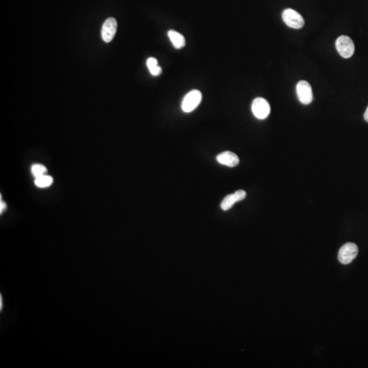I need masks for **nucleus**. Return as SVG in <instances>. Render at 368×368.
<instances>
[{"label":"nucleus","mask_w":368,"mask_h":368,"mask_svg":"<svg viewBox=\"0 0 368 368\" xmlns=\"http://www.w3.org/2000/svg\"><path fill=\"white\" fill-rule=\"evenodd\" d=\"M337 51L340 56L345 59L351 58L355 53V44L350 37L340 36L336 42Z\"/></svg>","instance_id":"obj_1"},{"label":"nucleus","mask_w":368,"mask_h":368,"mask_svg":"<svg viewBox=\"0 0 368 368\" xmlns=\"http://www.w3.org/2000/svg\"><path fill=\"white\" fill-rule=\"evenodd\" d=\"M202 100V94L200 91L194 89L185 96L181 103V109L185 113H191L199 105Z\"/></svg>","instance_id":"obj_2"},{"label":"nucleus","mask_w":368,"mask_h":368,"mask_svg":"<svg viewBox=\"0 0 368 368\" xmlns=\"http://www.w3.org/2000/svg\"><path fill=\"white\" fill-rule=\"evenodd\" d=\"M358 247L355 243H346L340 248L338 253V259L342 264L348 265L356 258L358 255Z\"/></svg>","instance_id":"obj_3"},{"label":"nucleus","mask_w":368,"mask_h":368,"mask_svg":"<svg viewBox=\"0 0 368 368\" xmlns=\"http://www.w3.org/2000/svg\"><path fill=\"white\" fill-rule=\"evenodd\" d=\"M282 19L286 25L293 29H301L305 24L303 17L291 8L284 10L282 13Z\"/></svg>","instance_id":"obj_4"},{"label":"nucleus","mask_w":368,"mask_h":368,"mask_svg":"<svg viewBox=\"0 0 368 368\" xmlns=\"http://www.w3.org/2000/svg\"><path fill=\"white\" fill-rule=\"evenodd\" d=\"M252 110L254 115L259 120L267 118L270 113V105L262 98H257L252 104Z\"/></svg>","instance_id":"obj_5"},{"label":"nucleus","mask_w":368,"mask_h":368,"mask_svg":"<svg viewBox=\"0 0 368 368\" xmlns=\"http://www.w3.org/2000/svg\"><path fill=\"white\" fill-rule=\"evenodd\" d=\"M297 94L299 100L303 105H309L313 100L312 87L305 81H301L297 85Z\"/></svg>","instance_id":"obj_6"},{"label":"nucleus","mask_w":368,"mask_h":368,"mask_svg":"<svg viewBox=\"0 0 368 368\" xmlns=\"http://www.w3.org/2000/svg\"><path fill=\"white\" fill-rule=\"evenodd\" d=\"M117 28V21L114 18H108L105 21L102 28V38L105 43H110L113 41L116 34Z\"/></svg>","instance_id":"obj_7"},{"label":"nucleus","mask_w":368,"mask_h":368,"mask_svg":"<svg viewBox=\"0 0 368 368\" xmlns=\"http://www.w3.org/2000/svg\"><path fill=\"white\" fill-rule=\"evenodd\" d=\"M245 196H246V193L243 190L236 191L234 194L227 195L221 203V208L224 211L229 210L237 202L244 199Z\"/></svg>","instance_id":"obj_8"},{"label":"nucleus","mask_w":368,"mask_h":368,"mask_svg":"<svg viewBox=\"0 0 368 368\" xmlns=\"http://www.w3.org/2000/svg\"><path fill=\"white\" fill-rule=\"evenodd\" d=\"M216 159L217 161L221 165L227 166L229 167H236L239 163V157L236 153L229 151L222 152L217 155Z\"/></svg>","instance_id":"obj_9"},{"label":"nucleus","mask_w":368,"mask_h":368,"mask_svg":"<svg viewBox=\"0 0 368 368\" xmlns=\"http://www.w3.org/2000/svg\"><path fill=\"white\" fill-rule=\"evenodd\" d=\"M168 36L173 45L175 49H179L186 45V40L182 34L174 30H169Z\"/></svg>","instance_id":"obj_10"},{"label":"nucleus","mask_w":368,"mask_h":368,"mask_svg":"<svg viewBox=\"0 0 368 368\" xmlns=\"http://www.w3.org/2000/svg\"><path fill=\"white\" fill-rule=\"evenodd\" d=\"M53 178L46 174L35 178V180H34V184H35L36 186L41 188L49 187L53 184Z\"/></svg>","instance_id":"obj_11"},{"label":"nucleus","mask_w":368,"mask_h":368,"mask_svg":"<svg viewBox=\"0 0 368 368\" xmlns=\"http://www.w3.org/2000/svg\"><path fill=\"white\" fill-rule=\"evenodd\" d=\"M31 173L34 177H39L40 176L46 174L47 169L41 164L35 163L31 167Z\"/></svg>","instance_id":"obj_12"},{"label":"nucleus","mask_w":368,"mask_h":368,"mask_svg":"<svg viewBox=\"0 0 368 368\" xmlns=\"http://www.w3.org/2000/svg\"><path fill=\"white\" fill-rule=\"evenodd\" d=\"M147 65H148L149 70L154 68V67L158 65V60H157L155 58H150L148 60H147Z\"/></svg>","instance_id":"obj_13"},{"label":"nucleus","mask_w":368,"mask_h":368,"mask_svg":"<svg viewBox=\"0 0 368 368\" xmlns=\"http://www.w3.org/2000/svg\"><path fill=\"white\" fill-rule=\"evenodd\" d=\"M150 70V73H151L152 75L154 76V77H157V76L160 75L162 72V68H160L159 65H157V66L154 67V68L150 69V70Z\"/></svg>","instance_id":"obj_14"},{"label":"nucleus","mask_w":368,"mask_h":368,"mask_svg":"<svg viewBox=\"0 0 368 368\" xmlns=\"http://www.w3.org/2000/svg\"><path fill=\"white\" fill-rule=\"evenodd\" d=\"M6 208V204L1 200V204H0V212H1V214H2V212H4Z\"/></svg>","instance_id":"obj_15"},{"label":"nucleus","mask_w":368,"mask_h":368,"mask_svg":"<svg viewBox=\"0 0 368 368\" xmlns=\"http://www.w3.org/2000/svg\"><path fill=\"white\" fill-rule=\"evenodd\" d=\"M364 120L368 123V106L367 107V109L366 110L365 113H364Z\"/></svg>","instance_id":"obj_16"}]
</instances>
